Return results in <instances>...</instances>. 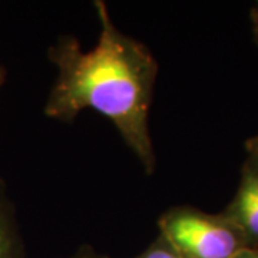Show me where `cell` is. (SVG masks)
Wrapping results in <instances>:
<instances>
[{
	"label": "cell",
	"instance_id": "6da1fadb",
	"mask_svg": "<svg viewBox=\"0 0 258 258\" xmlns=\"http://www.w3.org/2000/svg\"><path fill=\"white\" fill-rule=\"evenodd\" d=\"M101 23L98 43L83 50L76 37H60L49 49L57 78L49 93L45 115L62 122L93 109L116 126L148 175L157 169L149 134V108L158 63L147 45L115 26L105 2H95Z\"/></svg>",
	"mask_w": 258,
	"mask_h": 258
},
{
	"label": "cell",
	"instance_id": "52a82bcc",
	"mask_svg": "<svg viewBox=\"0 0 258 258\" xmlns=\"http://www.w3.org/2000/svg\"><path fill=\"white\" fill-rule=\"evenodd\" d=\"M245 149H247V158L255 161L258 164V135L247 139V142H245Z\"/></svg>",
	"mask_w": 258,
	"mask_h": 258
},
{
	"label": "cell",
	"instance_id": "7a4b0ae2",
	"mask_svg": "<svg viewBox=\"0 0 258 258\" xmlns=\"http://www.w3.org/2000/svg\"><path fill=\"white\" fill-rule=\"evenodd\" d=\"M164 237L181 258H232L248 248L237 227L222 214L189 205L166 210L158 220Z\"/></svg>",
	"mask_w": 258,
	"mask_h": 258
},
{
	"label": "cell",
	"instance_id": "277c9868",
	"mask_svg": "<svg viewBox=\"0 0 258 258\" xmlns=\"http://www.w3.org/2000/svg\"><path fill=\"white\" fill-rule=\"evenodd\" d=\"M0 258H28L19 230L15 205L0 178Z\"/></svg>",
	"mask_w": 258,
	"mask_h": 258
},
{
	"label": "cell",
	"instance_id": "9c48e42d",
	"mask_svg": "<svg viewBox=\"0 0 258 258\" xmlns=\"http://www.w3.org/2000/svg\"><path fill=\"white\" fill-rule=\"evenodd\" d=\"M232 258H258V248H245Z\"/></svg>",
	"mask_w": 258,
	"mask_h": 258
},
{
	"label": "cell",
	"instance_id": "5b68a950",
	"mask_svg": "<svg viewBox=\"0 0 258 258\" xmlns=\"http://www.w3.org/2000/svg\"><path fill=\"white\" fill-rule=\"evenodd\" d=\"M132 258H181V255L169 245L164 237L158 235L141 254Z\"/></svg>",
	"mask_w": 258,
	"mask_h": 258
},
{
	"label": "cell",
	"instance_id": "ba28073f",
	"mask_svg": "<svg viewBox=\"0 0 258 258\" xmlns=\"http://www.w3.org/2000/svg\"><path fill=\"white\" fill-rule=\"evenodd\" d=\"M251 22H252V32H254V36L258 43V2L251 10Z\"/></svg>",
	"mask_w": 258,
	"mask_h": 258
},
{
	"label": "cell",
	"instance_id": "30bf717a",
	"mask_svg": "<svg viewBox=\"0 0 258 258\" xmlns=\"http://www.w3.org/2000/svg\"><path fill=\"white\" fill-rule=\"evenodd\" d=\"M5 79H6V71L0 66V88H2V85L5 82Z\"/></svg>",
	"mask_w": 258,
	"mask_h": 258
},
{
	"label": "cell",
	"instance_id": "3957f363",
	"mask_svg": "<svg viewBox=\"0 0 258 258\" xmlns=\"http://www.w3.org/2000/svg\"><path fill=\"white\" fill-rule=\"evenodd\" d=\"M222 214L230 220L247 242L258 248V164L247 158L242 164L240 184Z\"/></svg>",
	"mask_w": 258,
	"mask_h": 258
},
{
	"label": "cell",
	"instance_id": "8992f818",
	"mask_svg": "<svg viewBox=\"0 0 258 258\" xmlns=\"http://www.w3.org/2000/svg\"><path fill=\"white\" fill-rule=\"evenodd\" d=\"M68 258H111V257L96 252V251H95L92 247H89V245H83V247H81V248L78 249L75 254H72L71 257H68Z\"/></svg>",
	"mask_w": 258,
	"mask_h": 258
}]
</instances>
